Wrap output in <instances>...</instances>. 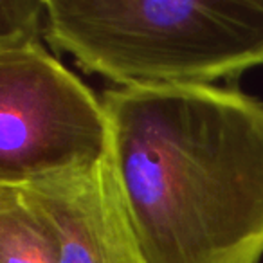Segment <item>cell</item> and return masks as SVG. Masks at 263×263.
I'll return each mask as SVG.
<instances>
[{
    "instance_id": "277c9868",
    "label": "cell",
    "mask_w": 263,
    "mask_h": 263,
    "mask_svg": "<svg viewBox=\"0 0 263 263\" xmlns=\"http://www.w3.org/2000/svg\"><path fill=\"white\" fill-rule=\"evenodd\" d=\"M13 187L40 222L58 263H146L110 155Z\"/></svg>"
},
{
    "instance_id": "5b68a950",
    "label": "cell",
    "mask_w": 263,
    "mask_h": 263,
    "mask_svg": "<svg viewBox=\"0 0 263 263\" xmlns=\"http://www.w3.org/2000/svg\"><path fill=\"white\" fill-rule=\"evenodd\" d=\"M0 263H58L40 222L13 186L0 184Z\"/></svg>"
},
{
    "instance_id": "8992f818",
    "label": "cell",
    "mask_w": 263,
    "mask_h": 263,
    "mask_svg": "<svg viewBox=\"0 0 263 263\" xmlns=\"http://www.w3.org/2000/svg\"><path fill=\"white\" fill-rule=\"evenodd\" d=\"M45 0H0V49L47 44Z\"/></svg>"
},
{
    "instance_id": "7a4b0ae2",
    "label": "cell",
    "mask_w": 263,
    "mask_h": 263,
    "mask_svg": "<svg viewBox=\"0 0 263 263\" xmlns=\"http://www.w3.org/2000/svg\"><path fill=\"white\" fill-rule=\"evenodd\" d=\"M47 40L112 87L231 83L263 67V0H45Z\"/></svg>"
},
{
    "instance_id": "3957f363",
    "label": "cell",
    "mask_w": 263,
    "mask_h": 263,
    "mask_svg": "<svg viewBox=\"0 0 263 263\" xmlns=\"http://www.w3.org/2000/svg\"><path fill=\"white\" fill-rule=\"evenodd\" d=\"M108 155L101 98L47 44L0 49V184L20 186Z\"/></svg>"
},
{
    "instance_id": "6da1fadb",
    "label": "cell",
    "mask_w": 263,
    "mask_h": 263,
    "mask_svg": "<svg viewBox=\"0 0 263 263\" xmlns=\"http://www.w3.org/2000/svg\"><path fill=\"white\" fill-rule=\"evenodd\" d=\"M110 161L146 263L263 259V99L236 87H106Z\"/></svg>"
}]
</instances>
